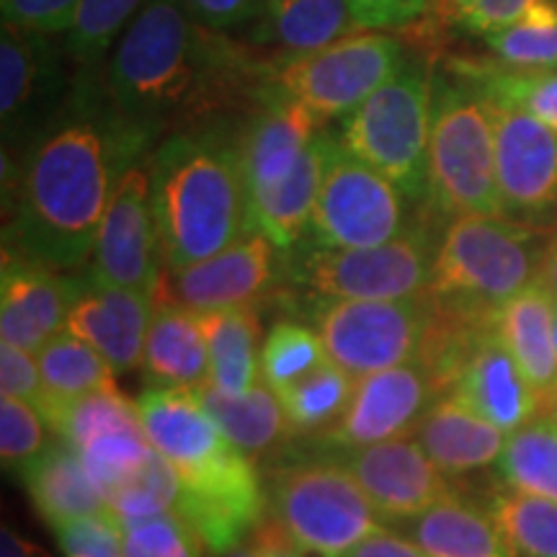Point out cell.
I'll list each match as a JSON object with an SVG mask.
<instances>
[{
    "instance_id": "obj_8",
    "label": "cell",
    "mask_w": 557,
    "mask_h": 557,
    "mask_svg": "<svg viewBox=\"0 0 557 557\" xmlns=\"http://www.w3.org/2000/svg\"><path fill=\"white\" fill-rule=\"evenodd\" d=\"M434 90L421 65H403L385 86L354 109L341 143L393 181L410 199L429 194V145Z\"/></svg>"
},
{
    "instance_id": "obj_38",
    "label": "cell",
    "mask_w": 557,
    "mask_h": 557,
    "mask_svg": "<svg viewBox=\"0 0 557 557\" xmlns=\"http://www.w3.org/2000/svg\"><path fill=\"white\" fill-rule=\"evenodd\" d=\"M462 81L483 96L513 103L557 132V73L549 67H465Z\"/></svg>"
},
{
    "instance_id": "obj_42",
    "label": "cell",
    "mask_w": 557,
    "mask_h": 557,
    "mask_svg": "<svg viewBox=\"0 0 557 557\" xmlns=\"http://www.w3.org/2000/svg\"><path fill=\"white\" fill-rule=\"evenodd\" d=\"M124 527V557H201L205 542L178 511L158 513Z\"/></svg>"
},
{
    "instance_id": "obj_35",
    "label": "cell",
    "mask_w": 557,
    "mask_h": 557,
    "mask_svg": "<svg viewBox=\"0 0 557 557\" xmlns=\"http://www.w3.org/2000/svg\"><path fill=\"white\" fill-rule=\"evenodd\" d=\"M485 511L517 557H557V500L498 483L487 493Z\"/></svg>"
},
{
    "instance_id": "obj_45",
    "label": "cell",
    "mask_w": 557,
    "mask_h": 557,
    "mask_svg": "<svg viewBox=\"0 0 557 557\" xmlns=\"http://www.w3.org/2000/svg\"><path fill=\"white\" fill-rule=\"evenodd\" d=\"M83 0H0L3 26H16L24 32L60 34L73 26Z\"/></svg>"
},
{
    "instance_id": "obj_49",
    "label": "cell",
    "mask_w": 557,
    "mask_h": 557,
    "mask_svg": "<svg viewBox=\"0 0 557 557\" xmlns=\"http://www.w3.org/2000/svg\"><path fill=\"white\" fill-rule=\"evenodd\" d=\"M267 0H184V5L199 24L209 29H230L261 13Z\"/></svg>"
},
{
    "instance_id": "obj_37",
    "label": "cell",
    "mask_w": 557,
    "mask_h": 557,
    "mask_svg": "<svg viewBox=\"0 0 557 557\" xmlns=\"http://www.w3.org/2000/svg\"><path fill=\"white\" fill-rule=\"evenodd\" d=\"M329 361L333 359L318 331L295 320H282L261 346V377L278 395L310 377Z\"/></svg>"
},
{
    "instance_id": "obj_44",
    "label": "cell",
    "mask_w": 557,
    "mask_h": 557,
    "mask_svg": "<svg viewBox=\"0 0 557 557\" xmlns=\"http://www.w3.org/2000/svg\"><path fill=\"white\" fill-rule=\"evenodd\" d=\"M65 557H124V527L111 511L54 527Z\"/></svg>"
},
{
    "instance_id": "obj_18",
    "label": "cell",
    "mask_w": 557,
    "mask_h": 557,
    "mask_svg": "<svg viewBox=\"0 0 557 557\" xmlns=\"http://www.w3.org/2000/svg\"><path fill=\"white\" fill-rule=\"evenodd\" d=\"M276 246L263 233H248L238 243L191 263L160 271L156 305H173L194 315L253 305L271 287L276 274Z\"/></svg>"
},
{
    "instance_id": "obj_14",
    "label": "cell",
    "mask_w": 557,
    "mask_h": 557,
    "mask_svg": "<svg viewBox=\"0 0 557 557\" xmlns=\"http://www.w3.org/2000/svg\"><path fill=\"white\" fill-rule=\"evenodd\" d=\"M47 429L78 451L103 496L156 455L137 403L122 389L62 403L47 418Z\"/></svg>"
},
{
    "instance_id": "obj_10",
    "label": "cell",
    "mask_w": 557,
    "mask_h": 557,
    "mask_svg": "<svg viewBox=\"0 0 557 557\" xmlns=\"http://www.w3.org/2000/svg\"><path fill=\"white\" fill-rule=\"evenodd\" d=\"M436 248L423 227L374 248H310L292 263L302 287L329 299H408L429 289Z\"/></svg>"
},
{
    "instance_id": "obj_26",
    "label": "cell",
    "mask_w": 557,
    "mask_h": 557,
    "mask_svg": "<svg viewBox=\"0 0 557 557\" xmlns=\"http://www.w3.org/2000/svg\"><path fill=\"white\" fill-rule=\"evenodd\" d=\"M338 139L331 132L320 129L310 148L305 150L295 173L276 186L274 191L248 201V230L263 233L276 248H295L305 230H310L315 201L329 171L331 156Z\"/></svg>"
},
{
    "instance_id": "obj_47",
    "label": "cell",
    "mask_w": 557,
    "mask_h": 557,
    "mask_svg": "<svg viewBox=\"0 0 557 557\" xmlns=\"http://www.w3.org/2000/svg\"><path fill=\"white\" fill-rule=\"evenodd\" d=\"M431 0H348V9L361 29H400L421 16Z\"/></svg>"
},
{
    "instance_id": "obj_56",
    "label": "cell",
    "mask_w": 557,
    "mask_h": 557,
    "mask_svg": "<svg viewBox=\"0 0 557 557\" xmlns=\"http://www.w3.org/2000/svg\"><path fill=\"white\" fill-rule=\"evenodd\" d=\"M549 416H553V418H555V421H557V406H555V410H553V413H549Z\"/></svg>"
},
{
    "instance_id": "obj_5",
    "label": "cell",
    "mask_w": 557,
    "mask_h": 557,
    "mask_svg": "<svg viewBox=\"0 0 557 557\" xmlns=\"http://www.w3.org/2000/svg\"><path fill=\"white\" fill-rule=\"evenodd\" d=\"M547 243L537 227L508 218H457L436 246L426 295L438 308L493 320L537 282Z\"/></svg>"
},
{
    "instance_id": "obj_31",
    "label": "cell",
    "mask_w": 557,
    "mask_h": 557,
    "mask_svg": "<svg viewBox=\"0 0 557 557\" xmlns=\"http://www.w3.org/2000/svg\"><path fill=\"white\" fill-rule=\"evenodd\" d=\"M199 395L201 406L214 418L235 447H240L248 457L267 455L284 438L292 436L287 416H284L278 395L267 382L256 385L246 395H227L218 387L201 385L194 389Z\"/></svg>"
},
{
    "instance_id": "obj_41",
    "label": "cell",
    "mask_w": 557,
    "mask_h": 557,
    "mask_svg": "<svg viewBox=\"0 0 557 557\" xmlns=\"http://www.w3.org/2000/svg\"><path fill=\"white\" fill-rule=\"evenodd\" d=\"M178 498L181 485L176 472L156 451L143 468L109 493L107 504L122 524H129V521L158 517V513L178 511Z\"/></svg>"
},
{
    "instance_id": "obj_34",
    "label": "cell",
    "mask_w": 557,
    "mask_h": 557,
    "mask_svg": "<svg viewBox=\"0 0 557 557\" xmlns=\"http://www.w3.org/2000/svg\"><path fill=\"white\" fill-rule=\"evenodd\" d=\"M498 483L513 491L557 500V421L542 416L513 431L496 462Z\"/></svg>"
},
{
    "instance_id": "obj_29",
    "label": "cell",
    "mask_w": 557,
    "mask_h": 557,
    "mask_svg": "<svg viewBox=\"0 0 557 557\" xmlns=\"http://www.w3.org/2000/svg\"><path fill=\"white\" fill-rule=\"evenodd\" d=\"M197 318L209 348V385L227 395H246L261 385V318L256 305Z\"/></svg>"
},
{
    "instance_id": "obj_11",
    "label": "cell",
    "mask_w": 557,
    "mask_h": 557,
    "mask_svg": "<svg viewBox=\"0 0 557 557\" xmlns=\"http://www.w3.org/2000/svg\"><path fill=\"white\" fill-rule=\"evenodd\" d=\"M408 230L403 191L338 139L310 220L315 246L374 248Z\"/></svg>"
},
{
    "instance_id": "obj_19",
    "label": "cell",
    "mask_w": 557,
    "mask_h": 557,
    "mask_svg": "<svg viewBox=\"0 0 557 557\" xmlns=\"http://www.w3.org/2000/svg\"><path fill=\"white\" fill-rule=\"evenodd\" d=\"M60 60L47 34L3 26L0 39V120L5 148L29 139L62 109Z\"/></svg>"
},
{
    "instance_id": "obj_27",
    "label": "cell",
    "mask_w": 557,
    "mask_h": 557,
    "mask_svg": "<svg viewBox=\"0 0 557 557\" xmlns=\"http://www.w3.org/2000/svg\"><path fill=\"white\" fill-rule=\"evenodd\" d=\"M21 472L34 508L52 529L65 521L109 511L107 496L90 478L81 455L62 438L47 444V449Z\"/></svg>"
},
{
    "instance_id": "obj_12",
    "label": "cell",
    "mask_w": 557,
    "mask_h": 557,
    "mask_svg": "<svg viewBox=\"0 0 557 557\" xmlns=\"http://www.w3.org/2000/svg\"><path fill=\"white\" fill-rule=\"evenodd\" d=\"M403 67V47L385 34H359L299 54L276 73V86L320 120L351 114Z\"/></svg>"
},
{
    "instance_id": "obj_55",
    "label": "cell",
    "mask_w": 557,
    "mask_h": 557,
    "mask_svg": "<svg viewBox=\"0 0 557 557\" xmlns=\"http://www.w3.org/2000/svg\"><path fill=\"white\" fill-rule=\"evenodd\" d=\"M555 346H557V308H555Z\"/></svg>"
},
{
    "instance_id": "obj_7",
    "label": "cell",
    "mask_w": 557,
    "mask_h": 557,
    "mask_svg": "<svg viewBox=\"0 0 557 557\" xmlns=\"http://www.w3.org/2000/svg\"><path fill=\"white\" fill-rule=\"evenodd\" d=\"M271 517L312 557H344L374 534L387 532L341 459H305L276 470L269 483Z\"/></svg>"
},
{
    "instance_id": "obj_16",
    "label": "cell",
    "mask_w": 557,
    "mask_h": 557,
    "mask_svg": "<svg viewBox=\"0 0 557 557\" xmlns=\"http://www.w3.org/2000/svg\"><path fill=\"white\" fill-rule=\"evenodd\" d=\"M483 99L496 132V173L506 218H545L557 207V132L513 103Z\"/></svg>"
},
{
    "instance_id": "obj_17",
    "label": "cell",
    "mask_w": 557,
    "mask_h": 557,
    "mask_svg": "<svg viewBox=\"0 0 557 557\" xmlns=\"http://www.w3.org/2000/svg\"><path fill=\"white\" fill-rule=\"evenodd\" d=\"M344 468L364 487L385 524H408L429 508L457 498V480L444 475L416 436L344 451Z\"/></svg>"
},
{
    "instance_id": "obj_46",
    "label": "cell",
    "mask_w": 557,
    "mask_h": 557,
    "mask_svg": "<svg viewBox=\"0 0 557 557\" xmlns=\"http://www.w3.org/2000/svg\"><path fill=\"white\" fill-rule=\"evenodd\" d=\"M0 389L9 398L29 403L39 416L47 406V387L37 357L5 341H0Z\"/></svg>"
},
{
    "instance_id": "obj_6",
    "label": "cell",
    "mask_w": 557,
    "mask_h": 557,
    "mask_svg": "<svg viewBox=\"0 0 557 557\" xmlns=\"http://www.w3.org/2000/svg\"><path fill=\"white\" fill-rule=\"evenodd\" d=\"M429 201L444 218H506L491 109L470 83L438 81L429 145Z\"/></svg>"
},
{
    "instance_id": "obj_48",
    "label": "cell",
    "mask_w": 557,
    "mask_h": 557,
    "mask_svg": "<svg viewBox=\"0 0 557 557\" xmlns=\"http://www.w3.org/2000/svg\"><path fill=\"white\" fill-rule=\"evenodd\" d=\"M302 547L284 532V527L278 524L274 517H267L259 527L250 532L246 542H240L238 547L230 549L222 557H305Z\"/></svg>"
},
{
    "instance_id": "obj_36",
    "label": "cell",
    "mask_w": 557,
    "mask_h": 557,
    "mask_svg": "<svg viewBox=\"0 0 557 557\" xmlns=\"http://www.w3.org/2000/svg\"><path fill=\"white\" fill-rule=\"evenodd\" d=\"M354 387H357V377L344 372L336 361H329L295 387L278 393L292 436L325 434L344 416Z\"/></svg>"
},
{
    "instance_id": "obj_33",
    "label": "cell",
    "mask_w": 557,
    "mask_h": 557,
    "mask_svg": "<svg viewBox=\"0 0 557 557\" xmlns=\"http://www.w3.org/2000/svg\"><path fill=\"white\" fill-rule=\"evenodd\" d=\"M37 361L47 387V406L41 410L45 423L62 403L99 393H120L114 380L116 372L109 361L94 346L67 331L41 348Z\"/></svg>"
},
{
    "instance_id": "obj_21",
    "label": "cell",
    "mask_w": 557,
    "mask_h": 557,
    "mask_svg": "<svg viewBox=\"0 0 557 557\" xmlns=\"http://www.w3.org/2000/svg\"><path fill=\"white\" fill-rule=\"evenodd\" d=\"M320 132V116L276 86L261 96L240 143L248 201L282 186Z\"/></svg>"
},
{
    "instance_id": "obj_53",
    "label": "cell",
    "mask_w": 557,
    "mask_h": 557,
    "mask_svg": "<svg viewBox=\"0 0 557 557\" xmlns=\"http://www.w3.org/2000/svg\"><path fill=\"white\" fill-rule=\"evenodd\" d=\"M537 282L549 292V295L557 299V235L547 243V250H545V259H542Z\"/></svg>"
},
{
    "instance_id": "obj_25",
    "label": "cell",
    "mask_w": 557,
    "mask_h": 557,
    "mask_svg": "<svg viewBox=\"0 0 557 557\" xmlns=\"http://www.w3.org/2000/svg\"><path fill=\"white\" fill-rule=\"evenodd\" d=\"M413 436L434 459L436 468L451 480L496 465L508 438L498 426L451 395H442L423 413Z\"/></svg>"
},
{
    "instance_id": "obj_4",
    "label": "cell",
    "mask_w": 557,
    "mask_h": 557,
    "mask_svg": "<svg viewBox=\"0 0 557 557\" xmlns=\"http://www.w3.org/2000/svg\"><path fill=\"white\" fill-rule=\"evenodd\" d=\"M152 209L165 269H186L248 235L240 145L218 132H181L150 160Z\"/></svg>"
},
{
    "instance_id": "obj_30",
    "label": "cell",
    "mask_w": 557,
    "mask_h": 557,
    "mask_svg": "<svg viewBox=\"0 0 557 557\" xmlns=\"http://www.w3.org/2000/svg\"><path fill=\"white\" fill-rule=\"evenodd\" d=\"M406 532L431 557H517L491 513L459 496L408 521Z\"/></svg>"
},
{
    "instance_id": "obj_50",
    "label": "cell",
    "mask_w": 557,
    "mask_h": 557,
    "mask_svg": "<svg viewBox=\"0 0 557 557\" xmlns=\"http://www.w3.org/2000/svg\"><path fill=\"white\" fill-rule=\"evenodd\" d=\"M534 0H475L468 16L462 18V26H468L475 34H487L506 29L524 13Z\"/></svg>"
},
{
    "instance_id": "obj_28",
    "label": "cell",
    "mask_w": 557,
    "mask_h": 557,
    "mask_svg": "<svg viewBox=\"0 0 557 557\" xmlns=\"http://www.w3.org/2000/svg\"><path fill=\"white\" fill-rule=\"evenodd\" d=\"M145 387L197 389L209 382V348L199 318L173 305H156L143 357Z\"/></svg>"
},
{
    "instance_id": "obj_20",
    "label": "cell",
    "mask_w": 557,
    "mask_h": 557,
    "mask_svg": "<svg viewBox=\"0 0 557 557\" xmlns=\"http://www.w3.org/2000/svg\"><path fill=\"white\" fill-rule=\"evenodd\" d=\"M83 282L60 271L21 261L3 253L0 278V341L37 354L67 329L73 305L83 295Z\"/></svg>"
},
{
    "instance_id": "obj_13",
    "label": "cell",
    "mask_w": 557,
    "mask_h": 557,
    "mask_svg": "<svg viewBox=\"0 0 557 557\" xmlns=\"http://www.w3.org/2000/svg\"><path fill=\"white\" fill-rule=\"evenodd\" d=\"M88 284L143 292L156 297L163 253H160L150 171L135 163L116 184L94 243Z\"/></svg>"
},
{
    "instance_id": "obj_24",
    "label": "cell",
    "mask_w": 557,
    "mask_h": 557,
    "mask_svg": "<svg viewBox=\"0 0 557 557\" xmlns=\"http://www.w3.org/2000/svg\"><path fill=\"white\" fill-rule=\"evenodd\" d=\"M555 308L557 299L540 282H534L508 299L496 315L498 336L540 395L545 416L557 406Z\"/></svg>"
},
{
    "instance_id": "obj_43",
    "label": "cell",
    "mask_w": 557,
    "mask_h": 557,
    "mask_svg": "<svg viewBox=\"0 0 557 557\" xmlns=\"http://www.w3.org/2000/svg\"><path fill=\"white\" fill-rule=\"evenodd\" d=\"M47 423L29 403L0 398V455L5 468L24 470L47 449Z\"/></svg>"
},
{
    "instance_id": "obj_51",
    "label": "cell",
    "mask_w": 557,
    "mask_h": 557,
    "mask_svg": "<svg viewBox=\"0 0 557 557\" xmlns=\"http://www.w3.org/2000/svg\"><path fill=\"white\" fill-rule=\"evenodd\" d=\"M344 557H431L426 549L418 547L413 540L398 537L395 532H382L374 534L351 549V553Z\"/></svg>"
},
{
    "instance_id": "obj_22",
    "label": "cell",
    "mask_w": 557,
    "mask_h": 557,
    "mask_svg": "<svg viewBox=\"0 0 557 557\" xmlns=\"http://www.w3.org/2000/svg\"><path fill=\"white\" fill-rule=\"evenodd\" d=\"M447 395L465 403L504 434H513L545 416L540 395L500 341L496 323L480 333Z\"/></svg>"
},
{
    "instance_id": "obj_2",
    "label": "cell",
    "mask_w": 557,
    "mask_h": 557,
    "mask_svg": "<svg viewBox=\"0 0 557 557\" xmlns=\"http://www.w3.org/2000/svg\"><path fill=\"white\" fill-rule=\"evenodd\" d=\"M137 410L150 444L176 472L178 513L212 555H227L267 519L253 457L235 447L194 389L145 387Z\"/></svg>"
},
{
    "instance_id": "obj_40",
    "label": "cell",
    "mask_w": 557,
    "mask_h": 557,
    "mask_svg": "<svg viewBox=\"0 0 557 557\" xmlns=\"http://www.w3.org/2000/svg\"><path fill=\"white\" fill-rule=\"evenodd\" d=\"M148 0H83L65 34V50L81 65H96L120 41Z\"/></svg>"
},
{
    "instance_id": "obj_54",
    "label": "cell",
    "mask_w": 557,
    "mask_h": 557,
    "mask_svg": "<svg viewBox=\"0 0 557 557\" xmlns=\"http://www.w3.org/2000/svg\"><path fill=\"white\" fill-rule=\"evenodd\" d=\"M472 3L475 0H431L429 9L434 11V16L438 21H459L462 24V18L468 16V11L472 9Z\"/></svg>"
},
{
    "instance_id": "obj_9",
    "label": "cell",
    "mask_w": 557,
    "mask_h": 557,
    "mask_svg": "<svg viewBox=\"0 0 557 557\" xmlns=\"http://www.w3.org/2000/svg\"><path fill=\"white\" fill-rule=\"evenodd\" d=\"M429 323L426 292L408 299L325 297L315 310V329L329 357L357 380L418 361Z\"/></svg>"
},
{
    "instance_id": "obj_3",
    "label": "cell",
    "mask_w": 557,
    "mask_h": 557,
    "mask_svg": "<svg viewBox=\"0 0 557 557\" xmlns=\"http://www.w3.org/2000/svg\"><path fill=\"white\" fill-rule=\"evenodd\" d=\"M240 54L199 24L184 0H148L114 45L107 90L139 127L220 107L240 86Z\"/></svg>"
},
{
    "instance_id": "obj_23",
    "label": "cell",
    "mask_w": 557,
    "mask_h": 557,
    "mask_svg": "<svg viewBox=\"0 0 557 557\" xmlns=\"http://www.w3.org/2000/svg\"><path fill=\"white\" fill-rule=\"evenodd\" d=\"M152 312L156 297L88 284L70 310L65 331L94 346L116 374H129L143 367Z\"/></svg>"
},
{
    "instance_id": "obj_1",
    "label": "cell",
    "mask_w": 557,
    "mask_h": 557,
    "mask_svg": "<svg viewBox=\"0 0 557 557\" xmlns=\"http://www.w3.org/2000/svg\"><path fill=\"white\" fill-rule=\"evenodd\" d=\"M150 137L114 107L109 90L83 78L26 145L5 253L52 271L86 263L111 194Z\"/></svg>"
},
{
    "instance_id": "obj_32",
    "label": "cell",
    "mask_w": 557,
    "mask_h": 557,
    "mask_svg": "<svg viewBox=\"0 0 557 557\" xmlns=\"http://www.w3.org/2000/svg\"><path fill=\"white\" fill-rule=\"evenodd\" d=\"M261 16L263 39L297 58L336 45L357 29L348 0H267Z\"/></svg>"
},
{
    "instance_id": "obj_15",
    "label": "cell",
    "mask_w": 557,
    "mask_h": 557,
    "mask_svg": "<svg viewBox=\"0 0 557 557\" xmlns=\"http://www.w3.org/2000/svg\"><path fill=\"white\" fill-rule=\"evenodd\" d=\"M442 398L434 380L418 361L357 380L351 403L318 444L341 451L372 447L410 436L426 410Z\"/></svg>"
},
{
    "instance_id": "obj_52",
    "label": "cell",
    "mask_w": 557,
    "mask_h": 557,
    "mask_svg": "<svg viewBox=\"0 0 557 557\" xmlns=\"http://www.w3.org/2000/svg\"><path fill=\"white\" fill-rule=\"evenodd\" d=\"M0 557H50L34 542H26L21 534L11 532L9 527H3V540H0Z\"/></svg>"
},
{
    "instance_id": "obj_39",
    "label": "cell",
    "mask_w": 557,
    "mask_h": 557,
    "mask_svg": "<svg viewBox=\"0 0 557 557\" xmlns=\"http://www.w3.org/2000/svg\"><path fill=\"white\" fill-rule=\"evenodd\" d=\"M487 45L506 65L555 67L557 65V0H534L506 29L487 34Z\"/></svg>"
}]
</instances>
